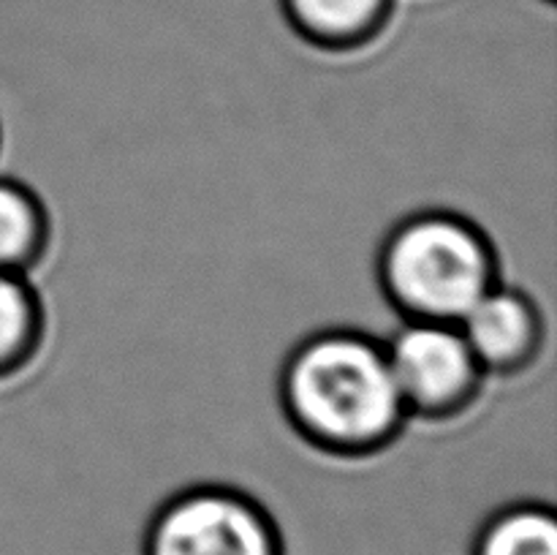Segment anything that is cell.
<instances>
[{
  "label": "cell",
  "instance_id": "1",
  "mask_svg": "<svg viewBox=\"0 0 557 555\" xmlns=\"http://www.w3.org/2000/svg\"><path fill=\"white\" fill-rule=\"evenodd\" d=\"M275 390L297 439L335 460L384 455L411 424L384 337L357 326H324L294 343Z\"/></svg>",
  "mask_w": 557,
  "mask_h": 555
},
{
  "label": "cell",
  "instance_id": "2",
  "mask_svg": "<svg viewBox=\"0 0 557 555\" xmlns=\"http://www.w3.org/2000/svg\"><path fill=\"white\" fill-rule=\"evenodd\" d=\"M495 239L482 223L449 207L397 218L375 250V283L400 321L457 324L504 281Z\"/></svg>",
  "mask_w": 557,
  "mask_h": 555
},
{
  "label": "cell",
  "instance_id": "3",
  "mask_svg": "<svg viewBox=\"0 0 557 555\" xmlns=\"http://www.w3.org/2000/svg\"><path fill=\"white\" fill-rule=\"evenodd\" d=\"M141 555H286L277 517L248 490L199 482L150 511Z\"/></svg>",
  "mask_w": 557,
  "mask_h": 555
},
{
  "label": "cell",
  "instance_id": "4",
  "mask_svg": "<svg viewBox=\"0 0 557 555\" xmlns=\"http://www.w3.org/2000/svg\"><path fill=\"white\" fill-rule=\"evenodd\" d=\"M384 348L411 422L460 419L490 381L460 326L449 321H400Z\"/></svg>",
  "mask_w": 557,
  "mask_h": 555
},
{
  "label": "cell",
  "instance_id": "5",
  "mask_svg": "<svg viewBox=\"0 0 557 555\" xmlns=\"http://www.w3.org/2000/svg\"><path fill=\"white\" fill-rule=\"evenodd\" d=\"M487 379H515L542 359L547 313L531 292L500 281L457 321Z\"/></svg>",
  "mask_w": 557,
  "mask_h": 555
},
{
  "label": "cell",
  "instance_id": "6",
  "mask_svg": "<svg viewBox=\"0 0 557 555\" xmlns=\"http://www.w3.org/2000/svg\"><path fill=\"white\" fill-rule=\"evenodd\" d=\"M294 36L332 54L368 49L379 41L395 14V0H281Z\"/></svg>",
  "mask_w": 557,
  "mask_h": 555
},
{
  "label": "cell",
  "instance_id": "7",
  "mask_svg": "<svg viewBox=\"0 0 557 555\" xmlns=\"http://www.w3.org/2000/svg\"><path fill=\"white\" fill-rule=\"evenodd\" d=\"M49 313L30 275L0 270V381L33 368L47 343Z\"/></svg>",
  "mask_w": 557,
  "mask_h": 555
},
{
  "label": "cell",
  "instance_id": "8",
  "mask_svg": "<svg viewBox=\"0 0 557 555\" xmlns=\"http://www.w3.org/2000/svg\"><path fill=\"white\" fill-rule=\"evenodd\" d=\"M52 245V215L36 188L0 174V270L33 275Z\"/></svg>",
  "mask_w": 557,
  "mask_h": 555
},
{
  "label": "cell",
  "instance_id": "9",
  "mask_svg": "<svg viewBox=\"0 0 557 555\" xmlns=\"http://www.w3.org/2000/svg\"><path fill=\"white\" fill-rule=\"evenodd\" d=\"M468 555H557V515L544 501H511L479 522Z\"/></svg>",
  "mask_w": 557,
  "mask_h": 555
},
{
  "label": "cell",
  "instance_id": "10",
  "mask_svg": "<svg viewBox=\"0 0 557 555\" xmlns=\"http://www.w3.org/2000/svg\"><path fill=\"white\" fill-rule=\"evenodd\" d=\"M0 150H3V123H0Z\"/></svg>",
  "mask_w": 557,
  "mask_h": 555
},
{
  "label": "cell",
  "instance_id": "11",
  "mask_svg": "<svg viewBox=\"0 0 557 555\" xmlns=\"http://www.w3.org/2000/svg\"><path fill=\"white\" fill-rule=\"evenodd\" d=\"M547 3H555V0H547Z\"/></svg>",
  "mask_w": 557,
  "mask_h": 555
}]
</instances>
